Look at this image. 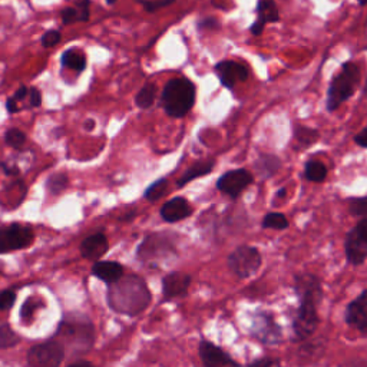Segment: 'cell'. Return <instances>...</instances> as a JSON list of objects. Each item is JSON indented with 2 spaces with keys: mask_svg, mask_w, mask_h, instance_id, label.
I'll return each instance as SVG.
<instances>
[{
  "mask_svg": "<svg viewBox=\"0 0 367 367\" xmlns=\"http://www.w3.org/2000/svg\"><path fill=\"white\" fill-rule=\"evenodd\" d=\"M106 301L110 310L124 316H138L151 303V293L144 279L137 274L122 276L118 281L108 284Z\"/></svg>",
  "mask_w": 367,
  "mask_h": 367,
  "instance_id": "6da1fadb",
  "label": "cell"
},
{
  "mask_svg": "<svg viewBox=\"0 0 367 367\" xmlns=\"http://www.w3.org/2000/svg\"><path fill=\"white\" fill-rule=\"evenodd\" d=\"M56 337L62 338V344L69 346L75 353L88 351L95 341V327L89 319L79 314H68L62 319Z\"/></svg>",
  "mask_w": 367,
  "mask_h": 367,
  "instance_id": "7a4b0ae2",
  "label": "cell"
},
{
  "mask_svg": "<svg viewBox=\"0 0 367 367\" xmlns=\"http://www.w3.org/2000/svg\"><path fill=\"white\" fill-rule=\"evenodd\" d=\"M197 96L195 85L187 78L171 79L162 92L161 103L165 113L171 118L185 116L194 106Z\"/></svg>",
  "mask_w": 367,
  "mask_h": 367,
  "instance_id": "3957f363",
  "label": "cell"
},
{
  "mask_svg": "<svg viewBox=\"0 0 367 367\" xmlns=\"http://www.w3.org/2000/svg\"><path fill=\"white\" fill-rule=\"evenodd\" d=\"M361 73L356 63L347 62L341 66L340 73H337L329 86L327 92V110L333 112L341 106L346 100H348L360 82Z\"/></svg>",
  "mask_w": 367,
  "mask_h": 367,
  "instance_id": "277c9868",
  "label": "cell"
},
{
  "mask_svg": "<svg viewBox=\"0 0 367 367\" xmlns=\"http://www.w3.org/2000/svg\"><path fill=\"white\" fill-rule=\"evenodd\" d=\"M323 291H307L299 294L300 307L293 321L294 340L301 341L309 338L319 327L320 317L317 313V304L321 301Z\"/></svg>",
  "mask_w": 367,
  "mask_h": 367,
  "instance_id": "5b68a950",
  "label": "cell"
},
{
  "mask_svg": "<svg viewBox=\"0 0 367 367\" xmlns=\"http://www.w3.org/2000/svg\"><path fill=\"white\" fill-rule=\"evenodd\" d=\"M227 263L234 276L238 279H249L260 270L263 259L256 247L239 246L228 256Z\"/></svg>",
  "mask_w": 367,
  "mask_h": 367,
  "instance_id": "8992f818",
  "label": "cell"
},
{
  "mask_svg": "<svg viewBox=\"0 0 367 367\" xmlns=\"http://www.w3.org/2000/svg\"><path fill=\"white\" fill-rule=\"evenodd\" d=\"M35 232L31 225L11 224L0 227V254L24 250L32 246Z\"/></svg>",
  "mask_w": 367,
  "mask_h": 367,
  "instance_id": "52a82bcc",
  "label": "cell"
},
{
  "mask_svg": "<svg viewBox=\"0 0 367 367\" xmlns=\"http://www.w3.org/2000/svg\"><path fill=\"white\" fill-rule=\"evenodd\" d=\"M344 253L353 266H361L367 260V217L353 227L344 241Z\"/></svg>",
  "mask_w": 367,
  "mask_h": 367,
  "instance_id": "ba28073f",
  "label": "cell"
},
{
  "mask_svg": "<svg viewBox=\"0 0 367 367\" xmlns=\"http://www.w3.org/2000/svg\"><path fill=\"white\" fill-rule=\"evenodd\" d=\"M65 358V346L53 338L36 344L28 351V363L32 367H58Z\"/></svg>",
  "mask_w": 367,
  "mask_h": 367,
  "instance_id": "9c48e42d",
  "label": "cell"
},
{
  "mask_svg": "<svg viewBox=\"0 0 367 367\" xmlns=\"http://www.w3.org/2000/svg\"><path fill=\"white\" fill-rule=\"evenodd\" d=\"M170 254H175V247L172 239H170L165 232L151 234L147 237L137 252V256L143 263L161 260Z\"/></svg>",
  "mask_w": 367,
  "mask_h": 367,
  "instance_id": "30bf717a",
  "label": "cell"
},
{
  "mask_svg": "<svg viewBox=\"0 0 367 367\" xmlns=\"http://www.w3.org/2000/svg\"><path fill=\"white\" fill-rule=\"evenodd\" d=\"M252 334L264 344H279L283 340V331L274 316L269 311H257L253 316Z\"/></svg>",
  "mask_w": 367,
  "mask_h": 367,
  "instance_id": "8fae6325",
  "label": "cell"
},
{
  "mask_svg": "<svg viewBox=\"0 0 367 367\" xmlns=\"http://www.w3.org/2000/svg\"><path fill=\"white\" fill-rule=\"evenodd\" d=\"M253 180H254L253 174L249 172L247 170H242V168L231 170L218 178L217 188L222 194L235 200L241 195L244 190L253 184Z\"/></svg>",
  "mask_w": 367,
  "mask_h": 367,
  "instance_id": "7c38bea8",
  "label": "cell"
},
{
  "mask_svg": "<svg viewBox=\"0 0 367 367\" xmlns=\"http://www.w3.org/2000/svg\"><path fill=\"white\" fill-rule=\"evenodd\" d=\"M215 73L222 86L232 89L237 83L247 81L249 69L234 61H222L215 65Z\"/></svg>",
  "mask_w": 367,
  "mask_h": 367,
  "instance_id": "4fadbf2b",
  "label": "cell"
},
{
  "mask_svg": "<svg viewBox=\"0 0 367 367\" xmlns=\"http://www.w3.org/2000/svg\"><path fill=\"white\" fill-rule=\"evenodd\" d=\"M344 321L361 333H367V290H363L346 309Z\"/></svg>",
  "mask_w": 367,
  "mask_h": 367,
  "instance_id": "5bb4252c",
  "label": "cell"
},
{
  "mask_svg": "<svg viewBox=\"0 0 367 367\" xmlns=\"http://www.w3.org/2000/svg\"><path fill=\"white\" fill-rule=\"evenodd\" d=\"M191 284V276L181 272H172L162 279V296L165 300L185 297Z\"/></svg>",
  "mask_w": 367,
  "mask_h": 367,
  "instance_id": "9a60e30c",
  "label": "cell"
},
{
  "mask_svg": "<svg viewBox=\"0 0 367 367\" xmlns=\"http://www.w3.org/2000/svg\"><path fill=\"white\" fill-rule=\"evenodd\" d=\"M200 357L205 367H218V366H238L222 348L212 344L211 341L202 340L200 343Z\"/></svg>",
  "mask_w": 367,
  "mask_h": 367,
  "instance_id": "2e32d148",
  "label": "cell"
},
{
  "mask_svg": "<svg viewBox=\"0 0 367 367\" xmlns=\"http://www.w3.org/2000/svg\"><path fill=\"white\" fill-rule=\"evenodd\" d=\"M108 238L105 234L98 232L86 237L81 244V254L83 259L98 262L108 252Z\"/></svg>",
  "mask_w": 367,
  "mask_h": 367,
  "instance_id": "e0dca14e",
  "label": "cell"
},
{
  "mask_svg": "<svg viewBox=\"0 0 367 367\" xmlns=\"http://www.w3.org/2000/svg\"><path fill=\"white\" fill-rule=\"evenodd\" d=\"M191 214H192V207L182 197H177L167 201L161 208V217L164 218V221L170 224L182 221L188 218Z\"/></svg>",
  "mask_w": 367,
  "mask_h": 367,
  "instance_id": "ac0fdd59",
  "label": "cell"
},
{
  "mask_svg": "<svg viewBox=\"0 0 367 367\" xmlns=\"http://www.w3.org/2000/svg\"><path fill=\"white\" fill-rule=\"evenodd\" d=\"M92 274L98 280L112 284L124 276V267L116 262H96L92 267Z\"/></svg>",
  "mask_w": 367,
  "mask_h": 367,
  "instance_id": "d6986e66",
  "label": "cell"
},
{
  "mask_svg": "<svg viewBox=\"0 0 367 367\" xmlns=\"http://www.w3.org/2000/svg\"><path fill=\"white\" fill-rule=\"evenodd\" d=\"M215 167V161L214 160H208V161H198L195 162L192 167H190L185 174L177 181V187L178 188H184L187 184H190L191 181L200 178V177H204V175H208L212 168Z\"/></svg>",
  "mask_w": 367,
  "mask_h": 367,
  "instance_id": "ffe728a7",
  "label": "cell"
},
{
  "mask_svg": "<svg viewBox=\"0 0 367 367\" xmlns=\"http://www.w3.org/2000/svg\"><path fill=\"white\" fill-rule=\"evenodd\" d=\"M256 172L260 175V178H270L273 177L281 167V162L274 155H262L256 161Z\"/></svg>",
  "mask_w": 367,
  "mask_h": 367,
  "instance_id": "44dd1931",
  "label": "cell"
},
{
  "mask_svg": "<svg viewBox=\"0 0 367 367\" xmlns=\"http://www.w3.org/2000/svg\"><path fill=\"white\" fill-rule=\"evenodd\" d=\"M62 66L81 73L86 68V58L82 52L76 49H69L62 55Z\"/></svg>",
  "mask_w": 367,
  "mask_h": 367,
  "instance_id": "7402d4cb",
  "label": "cell"
},
{
  "mask_svg": "<svg viewBox=\"0 0 367 367\" xmlns=\"http://www.w3.org/2000/svg\"><path fill=\"white\" fill-rule=\"evenodd\" d=\"M257 15H259V21L264 24L277 22L280 18L279 8L273 0H260L257 5Z\"/></svg>",
  "mask_w": 367,
  "mask_h": 367,
  "instance_id": "603a6c76",
  "label": "cell"
},
{
  "mask_svg": "<svg viewBox=\"0 0 367 367\" xmlns=\"http://www.w3.org/2000/svg\"><path fill=\"white\" fill-rule=\"evenodd\" d=\"M157 92H158L157 85H154V83H147L144 88L140 89V92H138L137 96H135V103H137V106L141 108V109L151 108V106L154 105V102H155Z\"/></svg>",
  "mask_w": 367,
  "mask_h": 367,
  "instance_id": "cb8c5ba5",
  "label": "cell"
},
{
  "mask_svg": "<svg viewBox=\"0 0 367 367\" xmlns=\"http://www.w3.org/2000/svg\"><path fill=\"white\" fill-rule=\"evenodd\" d=\"M304 175L311 182H323L327 178V168L320 161H307L304 167Z\"/></svg>",
  "mask_w": 367,
  "mask_h": 367,
  "instance_id": "d4e9b609",
  "label": "cell"
},
{
  "mask_svg": "<svg viewBox=\"0 0 367 367\" xmlns=\"http://www.w3.org/2000/svg\"><path fill=\"white\" fill-rule=\"evenodd\" d=\"M294 140L299 143V148H307L317 143L319 140V133L316 130L307 128V127H297L294 130Z\"/></svg>",
  "mask_w": 367,
  "mask_h": 367,
  "instance_id": "484cf974",
  "label": "cell"
},
{
  "mask_svg": "<svg viewBox=\"0 0 367 367\" xmlns=\"http://www.w3.org/2000/svg\"><path fill=\"white\" fill-rule=\"evenodd\" d=\"M168 192H170V182H168L167 178H161V180L153 182V184L147 188L144 197H145L148 201L155 202V201H158L160 198H162L164 195H167Z\"/></svg>",
  "mask_w": 367,
  "mask_h": 367,
  "instance_id": "4316f807",
  "label": "cell"
},
{
  "mask_svg": "<svg viewBox=\"0 0 367 367\" xmlns=\"http://www.w3.org/2000/svg\"><path fill=\"white\" fill-rule=\"evenodd\" d=\"M21 341L9 323H0V348H12Z\"/></svg>",
  "mask_w": 367,
  "mask_h": 367,
  "instance_id": "83f0119b",
  "label": "cell"
},
{
  "mask_svg": "<svg viewBox=\"0 0 367 367\" xmlns=\"http://www.w3.org/2000/svg\"><path fill=\"white\" fill-rule=\"evenodd\" d=\"M68 184H69L68 175L63 172H56L46 180V190L52 195H59L62 191L66 190Z\"/></svg>",
  "mask_w": 367,
  "mask_h": 367,
  "instance_id": "f1b7e54d",
  "label": "cell"
},
{
  "mask_svg": "<svg viewBox=\"0 0 367 367\" xmlns=\"http://www.w3.org/2000/svg\"><path fill=\"white\" fill-rule=\"evenodd\" d=\"M262 227L264 229H286L289 227V219L281 212H270L264 217Z\"/></svg>",
  "mask_w": 367,
  "mask_h": 367,
  "instance_id": "f546056e",
  "label": "cell"
},
{
  "mask_svg": "<svg viewBox=\"0 0 367 367\" xmlns=\"http://www.w3.org/2000/svg\"><path fill=\"white\" fill-rule=\"evenodd\" d=\"M5 143L14 150H22L26 144V135L18 128H11L5 134Z\"/></svg>",
  "mask_w": 367,
  "mask_h": 367,
  "instance_id": "4dcf8cb0",
  "label": "cell"
},
{
  "mask_svg": "<svg viewBox=\"0 0 367 367\" xmlns=\"http://www.w3.org/2000/svg\"><path fill=\"white\" fill-rule=\"evenodd\" d=\"M41 300L36 299V297H31L25 301V304L22 306V310H21V319L24 321V324H28V323H32V319H33V314L36 310H39L41 307Z\"/></svg>",
  "mask_w": 367,
  "mask_h": 367,
  "instance_id": "1f68e13d",
  "label": "cell"
},
{
  "mask_svg": "<svg viewBox=\"0 0 367 367\" xmlns=\"http://www.w3.org/2000/svg\"><path fill=\"white\" fill-rule=\"evenodd\" d=\"M348 211L354 217H367V197L351 198L348 201Z\"/></svg>",
  "mask_w": 367,
  "mask_h": 367,
  "instance_id": "d6a6232c",
  "label": "cell"
},
{
  "mask_svg": "<svg viewBox=\"0 0 367 367\" xmlns=\"http://www.w3.org/2000/svg\"><path fill=\"white\" fill-rule=\"evenodd\" d=\"M16 301V293L14 290L0 291V310H9Z\"/></svg>",
  "mask_w": 367,
  "mask_h": 367,
  "instance_id": "836d02e7",
  "label": "cell"
},
{
  "mask_svg": "<svg viewBox=\"0 0 367 367\" xmlns=\"http://www.w3.org/2000/svg\"><path fill=\"white\" fill-rule=\"evenodd\" d=\"M61 42V32L58 31H49L42 36V45L43 48H52Z\"/></svg>",
  "mask_w": 367,
  "mask_h": 367,
  "instance_id": "e575fe53",
  "label": "cell"
},
{
  "mask_svg": "<svg viewBox=\"0 0 367 367\" xmlns=\"http://www.w3.org/2000/svg\"><path fill=\"white\" fill-rule=\"evenodd\" d=\"M175 0H157V2H144L143 0V6L148 11V12H154V11H158V9H162V8H167L170 6L171 4H174Z\"/></svg>",
  "mask_w": 367,
  "mask_h": 367,
  "instance_id": "d590c367",
  "label": "cell"
},
{
  "mask_svg": "<svg viewBox=\"0 0 367 367\" xmlns=\"http://www.w3.org/2000/svg\"><path fill=\"white\" fill-rule=\"evenodd\" d=\"M61 18H62V22H63L65 25H71V24L79 21V12H76V11L72 9V8H68V9H63V11H62Z\"/></svg>",
  "mask_w": 367,
  "mask_h": 367,
  "instance_id": "8d00e7d4",
  "label": "cell"
},
{
  "mask_svg": "<svg viewBox=\"0 0 367 367\" xmlns=\"http://www.w3.org/2000/svg\"><path fill=\"white\" fill-rule=\"evenodd\" d=\"M89 0H76V6L79 8V21L86 22L89 19Z\"/></svg>",
  "mask_w": 367,
  "mask_h": 367,
  "instance_id": "74e56055",
  "label": "cell"
},
{
  "mask_svg": "<svg viewBox=\"0 0 367 367\" xmlns=\"http://www.w3.org/2000/svg\"><path fill=\"white\" fill-rule=\"evenodd\" d=\"M29 103L32 108L42 105V93L36 88H29Z\"/></svg>",
  "mask_w": 367,
  "mask_h": 367,
  "instance_id": "f35d334b",
  "label": "cell"
},
{
  "mask_svg": "<svg viewBox=\"0 0 367 367\" xmlns=\"http://www.w3.org/2000/svg\"><path fill=\"white\" fill-rule=\"evenodd\" d=\"M354 143L361 148H367V127L354 137Z\"/></svg>",
  "mask_w": 367,
  "mask_h": 367,
  "instance_id": "ab89813d",
  "label": "cell"
},
{
  "mask_svg": "<svg viewBox=\"0 0 367 367\" xmlns=\"http://www.w3.org/2000/svg\"><path fill=\"white\" fill-rule=\"evenodd\" d=\"M0 168L4 170V172L6 175H12V177L19 175V168L16 165H9L8 162H0Z\"/></svg>",
  "mask_w": 367,
  "mask_h": 367,
  "instance_id": "60d3db41",
  "label": "cell"
},
{
  "mask_svg": "<svg viewBox=\"0 0 367 367\" xmlns=\"http://www.w3.org/2000/svg\"><path fill=\"white\" fill-rule=\"evenodd\" d=\"M279 364H280V361L274 360V358H260V360H256L252 363V366H254V367H260V366L267 367V366H279Z\"/></svg>",
  "mask_w": 367,
  "mask_h": 367,
  "instance_id": "b9f144b4",
  "label": "cell"
},
{
  "mask_svg": "<svg viewBox=\"0 0 367 367\" xmlns=\"http://www.w3.org/2000/svg\"><path fill=\"white\" fill-rule=\"evenodd\" d=\"M264 26H266V24L257 19V21L252 25V33H253V35H256V36L262 35V33H263V31H264Z\"/></svg>",
  "mask_w": 367,
  "mask_h": 367,
  "instance_id": "7bdbcfd3",
  "label": "cell"
},
{
  "mask_svg": "<svg viewBox=\"0 0 367 367\" xmlns=\"http://www.w3.org/2000/svg\"><path fill=\"white\" fill-rule=\"evenodd\" d=\"M29 95V89L26 88V86H21L16 92H15V99L18 100V102H22V100H25V98Z\"/></svg>",
  "mask_w": 367,
  "mask_h": 367,
  "instance_id": "ee69618b",
  "label": "cell"
},
{
  "mask_svg": "<svg viewBox=\"0 0 367 367\" xmlns=\"http://www.w3.org/2000/svg\"><path fill=\"white\" fill-rule=\"evenodd\" d=\"M6 108H8V112L9 113H15V112H19L21 108L18 106V100L15 98H9L6 100Z\"/></svg>",
  "mask_w": 367,
  "mask_h": 367,
  "instance_id": "f6af8a7d",
  "label": "cell"
},
{
  "mask_svg": "<svg viewBox=\"0 0 367 367\" xmlns=\"http://www.w3.org/2000/svg\"><path fill=\"white\" fill-rule=\"evenodd\" d=\"M201 28H204V29H212V28H218L219 25H218V22L215 21V19H211V18H208V19H205L204 22H201V25H200Z\"/></svg>",
  "mask_w": 367,
  "mask_h": 367,
  "instance_id": "bcb514c9",
  "label": "cell"
},
{
  "mask_svg": "<svg viewBox=\"0 0 367 367\" xmlns=\"http://www.w3.org/2000/svg\"><path fill=\"white\" fill-rule=\"evenodd\" d=\"M93 127H95V120H93V119H88V120L85 122V128H86L88 131H92Z\"/></svg>",
  "mask_w": 367,
  "mask_h": 367,
  "instance_id": "7dc6e473",
  "label": "cell"
},
{
  "mask_svg": "<svg viewBox=\"0 0 367 367\" xmlns=\"http://www.w3.org/2000/svg\"><path fill=\"white\" fill-rule=\"evenodd\" d=\"M72 367H76V366H92V363H89V361H85V360H82V361H75V363H72L71 364Z\"/></svg>",
  "mask_w": 367,
  "mask_h": 367,
  "instance_id": "c3c4849f",
  "label": "cell"
},
{
  "mask_svg": "<svg viewBox=\"0 0 367 367\" xmlns=\"http://www.w3.org/2000/svg\"><path fill=\"white\" fill-rule=\"evenodd\" d=\"M284 194H286V188H281V190L277 192V195H279L280 198H283V197H284Z\"/></svg>",
  "mask_w": 367,
  "mask_h": 367,
  "instance_id": "681fc988",
  "label": "cell"
},
{
  "mask_svg": "<svg viewBox=\"0 0 367 367\" xmlns=\"http://www.w3.org/2000/svg\"><path fill=\"white\" fill-rule=\"evenodd\" d=\"M363 93H364V96H367V81H366V85H364V89H363Z\"/></svg>",
  "mask_w": 367,
  "mask_h": 367,
  "instance_id": "f907efd6",
  "label": "cell"
},
{
  "mask_svg": "<svg viewBox=\"0 0 367 367\" xmlns=\"http://www.w3.org/2000/svg\"><path fill=\"white\" fill-rule=\"evenodd\" d=\"M106 4L108 5H113V4H116V0H106Z\"/></svg>",
  "mask_w": 367,
  "mask_h": 367,
  "instance_id": "816d5d0a",
  "label": "cell"
},
{
  "mask_svg": "<svg viewBox=\"0 0 367 367\" xmlns=\"http://www.w3.org/2000/svg\"><path fill=\"white\" fill-rule=\"evenodd\" d=\"M357 2H358L360 5H366V4H367V0H357Z\"/></svg>",
  "mask_w": 367,
  "mask_h": 367,
  "instance_id": "f5cc1de1",
  "label": "cell"
}]
</instances>
